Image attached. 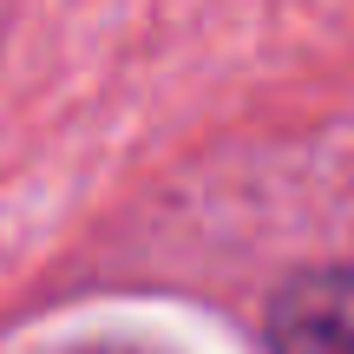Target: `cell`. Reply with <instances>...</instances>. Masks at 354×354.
<instances>
[{
  "mask_svg": "<svg viewBox=\"0 0 354 354\" xmlns=\"http://www.w3.org/2000/svg\"><path fill=\"white\" fill-rule=\"evenodd\" d=\"M276 354H354V269H308L269 302Z\"/></svg>",
  "mask_w": 354,
  "mask_h": 354,
  "instance_id": "cell-1",
  "label": "cell"
}]
</instances>
